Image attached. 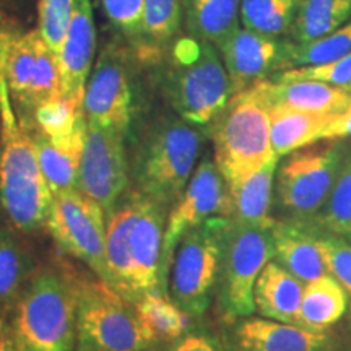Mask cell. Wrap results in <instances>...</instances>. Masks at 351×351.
I'll list each match as a JSON object with an SVG mask.
<instances>
[{"label":"cell","mask_w":351,"mask_h":351,"mask_svg":"<svg viewBox=\"0 0 351 351\" xmlns=\"http://www.w3.org/2000/svg\"><path fill=\"white\" fill-rule=\"evenodd\" d=\"M155 346L135 306L99 276L78 278L73 351H143Z\"/></svg>","instance_id":"7"},{"label":"cell","mask_w":351,"mask_h":351,"mask_svg":"<svg viewBox=\"0 0 351 351\" xmlns=\"http://www.w3.org/2000/svg\"><path fill=\"white\" fill-rule=\"evenodd\" d=\"M258 90L270 108H289L298 111L337 114L351 104V93L346 88L314 80L257 83Z\"/></svg>","instance_id":"20"},{"label":"cell","mask_w":351,"mask_h":351,"mask_svg":"<svg viewBox=\"0 0 351 351\" xmlns=\"http://www.w3.org/2000/svg\"><path fill=\"white\" fill-rule=\"evenodd\" d=\"M300 0H241L239 21L254 33L276 39L289 32Z\"/></svg>","instance_id":"32"},{"label":"cell","mask_w":351,"mask_h":351,"mask_svg":"<svg viewBox=\"0 0 351 351\" xmlns=\"http://www.w3.org/2000/svg\"><path fill=\"white\" fill-rule=\"evenodd\" d=\"M278 160V156H274L261 169L228 186L231 195V218L234 221L256 226L275 225L276 219L270 217V208Z\"/></svg>","instance_id":"22"},{"label":"cell","mask_w":351,"mask_h":351,"mask_svg":"<svg viewBox=\"0 0 351 351\" xmlns=\"http://www.w3.org/2000/svg\"><path fill=\"white\" fill-rule=\"evenodd\" d=\"M231 212L230 187L215 161L205 158L195 168L181 197L171 207L166 221L163 261H161V291L165 295L171 263L182 236L210 218H231Z\"/></svg>","instance_id":"13"},{"label":"cell","mask_w":351,"mask_h":351,"mask_svg":"<svg viewBox=\"0 0 351 351\" xmlns=\"http://www.w3.org/2000/svg\"><path fill=\"white\" fill-rule=\"evenodd\" d=\"M33 275L28 252L7 228H0V314L7 320Z\"/></svg>","instance_id":"27"},{"label":"cell","mask_w":351,"mask_h":351,"mask_svg":"<svg viewBox=\"0 0 351 351\" xmlns=\"http://www.w3.org/2000/svg\"><path fill=\"white\" fill-rule=\"evenodd\" d=\"M202 134L184 119H165L140 140L130 176L140 194L168 208L178 202L195 171Z\"/></svg>","instance_id":"4"},{"label":"cell","mask_w":351,"mask_h":351,"mask_svg":"<svg viewBox=\"0 0 351 351\" xmlns=\"http://www.w3.org/2000/svg\"><path fill=\"white\" fill-rule=\"evenodd\" d=\"M145 0H103L104 12L111 23L125 34L142 33Z\"/></svg>","instance_id":"38"},{"label":"cell","mask_w":351,"mask_h":351,"mask_svg":"<svg viewBox=\"0 0 351 351\" xmlns=\"http://www.w3.org/2000/svg\"><path fill=\"white\" fill-rule=\"evenodd\" d=\"M215 165L228 186L261 169L274 158L270 142V106L257 83L231 96L210 122Z\"/></svg>","instance_id":"5"},{"label":"cell","mask_w":351,"mask_h":351,"mask_svg":"<svg viewBox=\"0 0 351 351\" xmlns=\"http://www.w3.org/2000/svg\"><path fill=\"white\" fill-rule=\"evenodd\" d=\"M78 278L56 267L34 271L10 315L16 351H73Z\"/></svg>","instance_id":"3"},{"label":"cell","mask_w":351,"mask_h":351,"mask_svg":"<svg viewBox=\"0 0 351 351\" xmlns=\"http://www.w3.org/2000/svg\"><path fill=\"white\" fill-rule=\"evenodd\" d=\"M106 212L82 191L54 195L46 228L59 249L106 282Z\"/></svg>","instance_id":"12"},{"label":"cell","mask_w":351,"mask_h":351,"mask_svg":"<svg viewBox=\"0 0 351 351\" xmlns=\"http://www.w3.org/2000/svg\"><path fill=\"white\" fill-rule=\"evenodd\" d=\"M182 0H145L142 33L155 43H165L174 36L181 21Z\"/></svg>","instance_id":"35"},{"label":"cell","mask_w":351,"mask_h":351,"mask_svg":"<svg viewBox=\"0 0 351 351\" xmlns=\"http://www.w3.org/2000/svg\"><path fill=\"white\" fill-rule=\"evenodd\" d=\"M124 138L122 130L93 122L86 124L78 191L98 202L106 215L112 212L129 184Z\"/></svg>","instance_id":"14"},{"label":"cell","mask_w":351,"mask_h":351,"mask_svg":"<svg viewBox=\"0 0 351 351\" xmlns=\"http://www.w3.org/2000/svg\"><path fill=\"white\" fill-rule=\"evenodd\" d=\"M165 212L155 200L134 191L108 215L106 283L132 304L161 291Z\"/></svg>","instance_id":"1"},{"label":"cell","mask_w":351,"mask_h":351,"mask_svg":"<svg viewBox=\"0 0 351 351\" xmlns=\"http://www.w3.org/2000/svg\"><path fill=\"white\" fill-rule=\"evenodd\" d=\"M88 122L125 132L132 119V86L125 56L106 47L88 78L83 98Z\"/></svg>","instance_id":"15"},{"label":"cell","mask_w":351,"mask_h":351,"mask_svg":"<svg viewBox=\"0 0 351 351\" xmlns=\"http://www.w3.org/2000/svg\"><path fill=\"white\" fill-rule=\"evenodd\" d=\"M302 293L304 283L278 262L270 261L257 278L254 302L262 317L298 326Z\"/></svg>","instance_id":"21"},{"label":"cell","mask_w":351,"mask_h":351,"mask_svg":"<svg viewBox=\"0 0 351 351\" xmlns=\"http://www.w3.org/2000/svg\"><path fill=\"white\" fill-rule=\"evenodd\" d=\"M348 309V296L333 276L304 285L298 326L313 332H324L343 317Z\"/></svg>","instance_id":"25"},{"label":"cell","mask_w":351,"mask_h":351,"mask_svg":"<svg viewBox=\"0 0 351 351\" xmlns=\"http://www.w3.org/2000/svg\"><path fill=\"white\" fill-rule=\"evenodd\" d=\"M166 95L181 119L194 125L210 124L232 96L217 46L195 38L178 41L166 78Z\"/></svg>","instance_id":"6"},{"label":"cell","mask_w":351,"mask_h":351,"mask_svg":"<svg viewBox=\"0 0 351 351\" xmlns=\"http://www.w3.org/2000/svg\"><path fill=\"white\" fill-rule=\"evenodd\" d=\"M333 114L270 108V142L274 155L282 158L322 140Z\"/></svg>","instance_id":"23"},{"label":"cell","mask_w":351,"mask_h":351,"mask_svg":"<svg viewBox=\"0 0 351 351\" xmlns=\"http://www.w3.org/2000/svg\"><path fill=\"white\" fill-rule=\"evenodd\" d=\"M346 90H348V91H350V93H351V85H348V86H346Z\"/></svg>","instance_id":"44"},{"label":"cell","mask_w":351,"mask_h":351,"mask_svg":"<svg viewBox=\"0 0 351 351\" xmlns=\"http://www.w3.org/2000/svg\"><path fill=\"white\" fill-rule=\"evenodd\" d=\"M343 140H320L289 153L276 169V202L288 219L314 221L346 156Z\"/></svg>","instance_id":"8"},{"label":"cell","mask_w":351,"mask_h":351,"mask_svg":"<svg viewBox=\"0 0 351 351\" xmlns=\"http://www.w3.org/2000/svg\"><path fill=\"white\" fill-rule=\"evenodd\" d=\"M351 137V104L343 111L333 114L322 134V140H343Z\"/></svg>","instance_id":"40"},{"label":"cell","mask_w":351,"mask_h":351,"mask_svg":"<svg viewBox=\"0 0 351 351\" xmlns=\"http://www.w3.org/2000/svg\"><path fill=\"white\" fill-rule=\"evenodd\" d=\"M0 351H16L8 320L0 314Z\"/></svg>","instance_id":"41"},{"label":"cell","mask_w":351,"mask_h":351,"mask_svg":"<svg viewBox=\"0 0 351 351\" xmlns=\"http://www.w3.org/2000/svg\"><path fill=\"white\" fill-rule=\"evenodd\" d=\"M77 0H38V32L59 57L67 38Z\"/></svg>","instance_id":"34"},{"label":"cell","mask_w":351,"mask_h":351,"mask_svg":"<svg viewBox=\"0 0 351 351\" xmlns=\"http://www.w3.org/2000/svg\"><path fill=\"white\" fill-rule=\"evenodd\" d=\"M230 217H215L182 236L169 270V298L191 317L208 309L218 283Z\"/></svg>","instance_id":"9"},{"label":"cell","mask_w":351,"mask_h":351,"mask_svg":"<svg viewBox=\"0 0 351 351\" xmlns=\"http://www.w3.org/2000/svg\"><path fill=\"white\" fill-rule=\"evenodd\" d=\"M0 67L5 73L13 104L33 111L62 96L59 57L38 29H0Z\"/></svg>","instance_id":"11"},{"label":"cell","mask_w":351,"mask_h":351,"mask_svg":"<svg viewBox=\"0 0 351 351\" xmlns=\"http://www.w3.org/2000/svg\"><path fill=\"white\" fill-rule=\"evenodd\" d=\"M217 47L230 77L232 95H236L267 80L271 70L278 67L283 44L238 26Z\"/></svg>","instance_id":"16"},{"label":"cell","mask_w":351,"mask_h":351,"mask_svg":"<svg viewBox=\"0 0 351 351\" xmlns=\"http://www.w3.org/2000/svg\"><path fill=\"white\" fill-rule=\"evenodd\" d=\"M319 243L328 274L339 282L348 296L351 307V244L341 236L332 234L319 228Z\"/></svg>","instance_id":"37"},{"label":"cell","mask_w":351,"mask_h":351,"mask_svg":"<svg viewBox=\"0 0 351 351\" xmlns=\"http://www.w3.org/2000/svg\"><path fill=\"white\" fill-rule=\"evenodd\" d=\"M33 140L36 145L39 166L52 195L78 189L82 153L59 147L39 132L33 135Z\"/></svg>","instance_id":"31"},{"label":"cell","mask_w":351,"mask_h":351,"mask_svg":"<svg viewBox=\"0 0 351 351\" xmlns=\"http://www.w3.org/2000/svg\"><path fill=\"white\" fill-rule=\"evenodd\" d=\"M274 257L289 274L307 285L327 275L319 243V226L313 221H275L271 226Z\"/></svg>","instance_id":"19"},{"label":"cell","mask_w":351,"mask_h":351,"mask_svg":"<svg viewBox=\"0 0 351 351\" xmlns=\"http://www.w3.org/2000/svg\"><path fill=\"white\" fill-rule=\"evenodd\" d=\"M315 223L320 230L351 238V152H346V156L341 163V168L333 184L330 195L324 204L320 213L315 217Z\"/></svg>","instance_id":"33"},{"label":"cell","mask_w":351,"mask_h":351,"mask_svg":"<svg viewBox=\"0 0 351 351\" xmlns=\"http://www.w3.org/2000/svg\"><path fill=\"white\" fill-rule=\"evenodd\" d=\"M134 306L140 322L155 345L160 341L173 343L191 327V315L161 291L148 293Z\"/></svg>","instance_id":"29"},{"label":"cell","mask_w":351,"mask_h":351,"mask_svg":"<svg viewBox=\"0 0 351 351\" xmlns=\"http://www.w3.org/2000/svg\"><path fill=\"white\" fill-rule=\"evenodd\" d=\"M351 20V0H300L293 19V43L304 44L330 34Z\"/></svg>","instance_id":"28"},{"label":"cell","mask_w":351,"mask_h":351,"mask_svg":"<svg viewBox=\"0 0 351 351\" xmlns=\"http://www.w3.org/2000/svg\"><path fill=\"white\" fill-rule=\"evenodd\" d=\"M271 82H295V80H314L324 82L346 88L351 85V54L333 60L330 64L315 65V67H298L289 70H280L271 75Z\"/></svg>","instance_id":"36"},{"label":"cell","mask_w":351,"mask_h":351,"mask_svg":"<svg viewBox=\"0 0 351 351\" xmlns=\"http://www.w3.org/2000/svg\"><path fill=\"white\" fill-rule=\"evenodd\" d=\"M271 258V226L244 225L230 219L217 283L219 313L228 324L249 317L256 311L254 288Z\"/></svg>","instance_id":"10"},{"label":"cell","mask_w":351,"mask_h":351,"mask_svg":"<svg viewBox=\"0 0 351 351\" xmlns=\"http://www.w3.org/2000/svg\"><path fill=\"white\" fill-rule=\"evenodd\" d=\"M143 351H166V348H156V345H155V346H150V348H147Z\"/></svg>","instance_id":"42"},{"label":"cell","mask_w":351,"mask_h":351,"mask_svg":"<svg viewBox=\"0 0 351 351\" xmlns=\"http://www.w3.org/2000/svg\"><path fill=\"white\" fill-rule=\"evenodd\" d=\"M0 202L15 230L34 232L46 226L52 195L41 166L36 145L28 127L19 121L8 90L5 73L0 67Z\"/></svg>","instance_id":"2"},{"label":"cell","mask_w":351,"mask_h":351,"mask_svg":"<svg viewBox=\"0 0 351 351\" xmlns=\"http://www.w3.org/2000/svg\"><path fill=\"white\" fill-rule=\"evenodd\" d=\"M351 54V20L339 29L315 41L298 44L285 43L276 70L315 67L330 64Z\"/></svg>","instance_id":"30"},{"label":"cell","mask_w":351,"mask_h":351,"mask_svg":"<svg viewBox=\"0 0 351 351\" xmlns=\"http://www.w3.org/2000/svg\"><path fill=\"white\" fill-rule=\"evenodd\" d=\"M241 0H182L191 38L218 46L239 26Z\"/></svg>","instance_id":"26"},{"label":"cell","mask_w":351,"mask_h":351,"mask_svg":"<svg viewBox=\"0 0 351 351\" xmlns=\"http://www.w3.org/2000/svg\"><path fill=\"white\" fill-rule=\"evenodd\" d=\"M0 142H2V111H0Z\"/></svg>","instance_id":"43"},{"label":"cell","mask_w":351,"mask_h":351,"mask_svg":"<svg viewBox=\"0 0 351 351\" xmlns=\"http://www.w3.org/2000/svg\"><path fill=\"white\" fill-rule=\"evenodd\" d=\"M33 116L39 134L59 147L83 153L88 122L82 103L67 96H59L38 106Z\"/></svg>","instance_id":"24"},{"label":"cell","mask_w":351,"mask_h":351,"mask_svg":"<svg viewBox=\"0 0 351 351\" xmlns=\"http://www.w3.org/2000/svg\"><path fill=\"white\" fill-rule=\"evenodd\" d=\"M166 351H226L217 337L205 330H189L166 346Z\"/></svg>","instance_id":"39"},{"label":"cell","mask_w":351,"mask_h":351,"mask_svg":"<svg viewBox=\"0 0 351 351\" xmlns=\"http://www.w3.org/2000/svg\"><path fill=\"white\" fill-rule=\"evenodd\" d=\"M226 351H328L330 340L324 332H313L293 324L265 317H244L232 322Z\"/></svg>","instance_id":"17"},{"label":"cell","mask_w":351,"mask_h":351,"mask_svg":"<svg viewBox=\"0 0 351 351\" xmlns=\"http://www.w3.org/2000/svg\"><path fill=\"white\" fill-rule=\"evenodd\" d=\"M96 49L95 16L90 0H77L64 47L59 54L62 96L83 104Z\"/></svg>","instance_id":"18"}]
</instances>
